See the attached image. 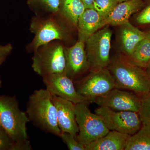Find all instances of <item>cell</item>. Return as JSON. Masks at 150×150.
Here are the masks:
<instances>
[{"label":"cell","mask_w":150,"mask_h":150,"mask_svg":"<svg viewBox=\"0 0 150 150\" xmlns=\"http://www.w3.org/2000/svg\"><path fill=\"white\" fill-rule=\"evenodd\" d=\"M107 68L114 79L115 88L127 90L141 98L150 91V78L145 69L134 64L125 55L110 59Z\"/></svg>","instance_id":"obj_1"},{"label":"cell","mask_w":150,"mask_h":150,"mask_svg":"<svg viewBox=\"0 0 150 150\" xmlns=\"http://www.w3.org/2000/svg\"><path fill=\"white\" fill-rule=\"evenodd\" d=\"M68 23L59 13L47 16H34L30 24V30L34 34V38L26 46L27 52H33L39 46L54 40L64 42L69 40L71 32L67 25Z\"/></svg>","instance_id":"obj_2"},{"label":"cell","mask_w":150,"mask_h":150,"mask_svg":"<svg viewBox=\"0 0 150 150\" xmlns=\"http://www.w3.org/2000/svg\"><path fill=\"white\" fill-rule=\"evenodd\" d=\"M51 96L46 88L35 91L28 98L26 112L30 122L34 126L43 132L59 137L62 131Z\"/></svg>","instance_id":"obj_3"},{"label":"cell","mask_w":150,"mask_h":150,"mask_svg":"<svg viewBox=\"0 0 150 150\" xmlns=\"http://www.w3.org/2000/svg\"><path fill=\"white\" fill-rule=\"evenodd\" d=\"M29 122L15 97L0 96V126L15 144L30 142L27 130Z\"/></svg>","instance_id":"obj_4"},{"label":"cell","mask_w":150,"mask_h":150,"mask_svg":"<svg viewBox=\"0 0 150 150\" xmlns=\"http://www.w3.org/2000/svg\"><path fill=\"white\" fill-rule=\"evenodd\" d=\"M65 48L63 42L54 40L39 46L33 52L32 68L41 77L56 73H65Z\"/></svg>","instance_id":"obj_5"},{"label":"cell","mask_w":150,"mask_h":150,"mask_svg":"<svg viewBox=\"0 0 150 150\" xmlns=\"http://www.w3.org/2000/svg\"><path fill=\"white\" fill-rule=\"evenodd\" d=\"M88 105L86 103L75 105L76 121L79 130L76 138L85 146L110 131L101 117L92 112Z\"/></svg>","instance_id":"obj_6"},{"label":"cell","mask_w":150,"mask_h":150,"mask_svg":"<svg viewBox=\"0 0 150 150\" xmlns=\"http://www.w3.org/2000/svg\"><path fill=\"white\" fill-rule=\"evenodd\" d=\"M112 35V30L105 25L86 40L85 50L90 69H99L108 66Z\"/></svg>","instance_id":"obj_7"},{"label":"cell","mask_w":150,"mask_h":150,"mask_svg":"<svg viewBox=\"0 0 150 150\" xmlns=\"http://www.w3.org/2000/svg\"><path fill=\"white\" fill-rule=\"evenodd\" d=\"M76 85L78 93L86 98L90 103L96 98L115 88L114 79L107 68L91 70L88 74Z\"/></svg>","instance_id":"obj_8"},{"label":"cell","mask_w":150,"mask_h":150,"mask_svg":"<svg viewBox=\"0 0 150 150\" xmlns=\"http://www.w3.org/2000/svg\"><path fill=\"white\" fill-rule=\"evenodd\" d=\"M95 112L99 115L110 131L134 135L139 130L142 123L138 112L117 111L105 106H99Z\"/></svg>","instance_id":"obj_9"},{"label":"cell","mask_w":150,"mask_h":150,"mask_svg":"<svg viewBox=\"0 0 150 150\" xmlns=\"http://www.w3.org/2000/svg\"><path fill=\"white\" fill-rule=\"evenodd\" d=\"M42 78L46 89L51 95L69 100L75 104L90 103L86 98L78 93L74 81L65 73H56Z\"/></svg>","instance_id":"obj_10"},{"label":"cell","mask_w":150,"mask_h":150,"mask_svg":"<svg viewBox=\"0 0 150 150\" xmlns=\"http://www.w3.org/2000/svg\"><path fill=\"white\" fill-rule=\"evenodd\" d=\"M92 103L117 111L138 112L141 107V98L132 92L115 88L104 95L93 100Z\"/></svg>","instance_id":"obj_11"},{"label":"cell","mask_w":150,"mask_h":150,"mask_svg":"<svg viewBox=\"0 0 150 150\" xmlns=\"http://www.w3.org/2000/svg\"><path fill=\"white\" fill-rule=\"evenodd\" d=\"M65 74L73 81L90 69L85 50V42L79 39L72 46L65 48Z\"/></svg>","instance_id":"obj_12"},{"label":"cell","mask_w":150,"mask_h":150,"mask_svg":"<svg viewBox=\"0 0 150 150\" xmlns=\"http://www.w3.org/2000/svg\"><path fill=\"white\" fill-rule=\"evenodd\" d=\"M56 109L57 121L62 132H66L76 137L79 127L76 121L75 104L69 100L51 95Z\"/></svg>","instance_id":"obj_13"},{"label":"cell","mask_w":150,"mask_h":150,"mask_svg":"<svg viewBox=\"0 0 150 150\" xmlns=\"http://www.w3.org/2000/svg\"><path fill=\"white\" fill-rule=\"evenodd\" d=\"M149 0H128L118 3L104 21V25L119 26L129 21L131 16L142 9Z\"/></svg>","instance_id":"obj_14"},{"label":"cell","mask_w":150,"mask_h":150,"mask_svg":"<svg viewBox=\"0 0 150 150\" xmlns=\"http://www.w3.org/2000/svg\"><path fill=\"white\" fill-rule=\"evenodd\" d=\"M119 27V48L123 55L129 57L140 41L149 35L146 31H142L129 21Z\"/></svg>","instance_id":"obj_15"},{"label":"cell","mask_w":150,"mask_h":150,"mask_svg":"<svg viewBox=\"0 0 150 150\" xmlns=\"http://www.w3.org/2000/svg\"><path fill=\"white\" fill-rule=\"evenodd\" d=\"M104 27V20L94 8H86L78 23V39L86 42L89 36Z\"/></svg>","instance_id":"obj_16"},{"label":"cell","mask_w":150,"mask_h":150,"mask_svg":"<svg viewBox=\"0 0 150 150\" xmlns=\"http://www.w3.org/2000/svg\"><path fill=\"white\" fill-rule=\"evenodd\" d=\"M131 136L115 131L85 146L86 150H125Z\"/></svg>","instance_id":"obj_17"},{"label":"cell","mask_w":150,"mask_h":150,"mask_svg":"<svg viewBox=\"0 0 150 150\" xmlns=\"http://www.w3.org/2000/svg\"><path fill=\"white\" fill-rule=\"evenodd\" d=\"M86 9L81 0H61L59 13L77 29L79 19Z\"/></svg>","instance_id":"obj_18"},{"label":"cell","mask_w":150,"mask_h":150,"mask_svg":"<svg viewBox=\"0 0 150 150\" xmlns=\"http://www.w3.org/2000/svg\"><path fill=\"white\" fill-rule=\"evenodd\" d=\"M125 150H150V124H143L131 136Z\"/></svg>","instance_id":"obj_19"},{"label":"cell","mask_w":150,"mask_h":150,"mask_svg":"<svg viewBox=\"0 0 150 150\" xmlns=\"http://www.w3.org/2000/svg\"><path fill=\"white\" fill-rule=\"evenodd\" d=\"M61 0H27L28 5L36 16H47L59 13Z\"/></svg>","instance_id":"obj_20"},{"label":"cell","mask_w":150,"mask_h":150,"mask_svg":"<svg viewBox=\"0 0 150 150\" xmlns=\"http://www.w3.org/2000/svg\"><path fill=\"white\" fill-rule=\"evenodd\" d=\"M128 58L139 67L144 69L147 67L150 63V36L140 41L131 56Z\"/></svg>","instance_id":"obj_21"},{"label":"cell","mask_w":150,"mask_h":150,"mask_svg":"<svg viewBox=\"0 0 150 150\" xmlns=\"http://www.w3.org/2000/svg\"><path fill=\"white\" fill-rule=\"evenodd\" d=\"M118 4L116 0H95L93 8L104 21L110 15Z\"/></svg>","instance_id":"obj_22"},{"label":"cell","mask_w":150,"mask_h":150,"mask_svg":"<svg viewBox=\"0 0 150 150\" xmlns=\"http://www.w3.org/2000/svg\"><path fill=\"white\" fill-rule=\"evenodd\" d=\"M141 104L138 113L143 124H150V91L141 98Z\"/></svg>","instance_id":"obj_23"},{"label":"cell","mask_w":150,"mask_h":150,"mask_svg":"<svg viewBox=\"0 0 150 150\" xmlns=\"http://www.w3.org/2000/svg\"><path fill=\"white\" fill-rule=\"evenodd\" d=\"M134 19L139 26H150V1H148L141 10L135 14Z\"/></svg>","instance_id":"obj_24"},{"label":"cell","mask_w":150,"mask_h":150,"mask_svg":"<svg viewBox=\"0 0 150 150\" xmlns=\"http://www.w3.org/2000/svg\"><path fill=\"white\" fill-rule=\"evenodd\" d=\"M59 137L70 150H86L85 146L78 142L76 137L66 132H62Z\"/></svg>","instance_id":"obj_25"},{"label":"cell","mask_w":150,"mask_h":150,"mask_svg":"<svg viewBox=\"0 0 150 150\" xmlns=\"http://www.w3.org/2000/svg\"><path fill=\"white\" fill-rule=\"evenodd\" d=\"M0 150H16V144L0 126Z\"/></svg>","instance_id":"obj_26"},{"label":"cell","mask_w":150,"mask_h":150,"mask_svg":"<svg viewBox=\"0 0 150 150\" xmlns=\"http://www.w3.org/2000/svg\"><path fill=\"white\" fill-rule=\"evenodd\" d=\"M13 47L11 43L6 45H0V66L5 61L12 51ZM2 82L0 78V87L1 86Z\"/></svg>","instance_id":"obj_27"},{"label":"cell","mask_w":150,"mask_h":150,"mask_svg":"<svg viewBox=\"0 0 150 150\" xmlns=\"http://www.w3.org/2000/svg\"><path fill=\"white\" fill-rule=\"evenodd\" d=\"M83 3L86 8H93V3L95 0H81Z\"/></svg>","instance_id":"obj_28"},{"label":"cell","mask_w":150,"mask_h":150,"mask_svg":"<svg viewBox=\"0 0 150 150\" xmlns=\"http://www.w3.org/2000/svg\"><path fill=\"white\" fill-rule=\"evenodd\" d=\"M145 69L146 72L148 76H149L150 78V63L148 65L147 67L145 68Z\"/></svg>","instance_id":"obj_29"},{"label":"cell","mask_w":150,"mask_h":150,"mask_svg":"<svg viewBox=\"0 0 150 150\" xmlns=\"http://www.w3.org/2000/svg\"><path fill=\"white\" fill-rule=\"evenodd\" d=\"M118 3L122 2L125 1H128V0H116Z\"/></svg>","instance_id":"obj_30"},{"label":"cell","mask_w":150,"mask_h":150,"mask_svg":"<svg viewBox=\"0 0 150 150\" xmlns=\"http://www.w3.org/2000/svg\"><path fill=\"white\" fill-rule=\"evenodd\" d=\"M148 34V35H149V36H150V30H148V31H146Z\"/></svg>","instance_id":"obj_31"}]
</instances>
